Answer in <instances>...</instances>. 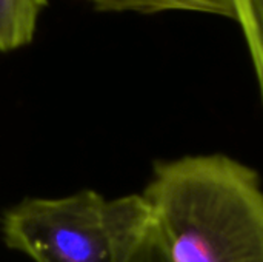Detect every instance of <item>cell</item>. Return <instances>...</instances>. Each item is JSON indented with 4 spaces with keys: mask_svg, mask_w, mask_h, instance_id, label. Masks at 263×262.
Returning <instances> with one entry per match:
<instances>
[{
    "mask_svg": "<svg viewBox=\"0 0 263 262\" xmlns=\"http://www.w3.org/2000/svg\"><path fill=\"white\" fill-rule=\"evenodd\" d=\"M100 12H133V14H162V12H197L225 17L236 22L234 0H86Z\"/></svg>",
    "mask_w": 263,
    "mask_h": 262,
    "instance_id": "4",
    "label": "cell"
},
{
    "mask_svg": "<svg viewBox=\"0 0 263 262\" xmlns=\"http://www.w3.org/2000/svg\"><path fill=\"white\" fill-rule=\"evenodd\" d=\"M5 244L32 262H112L109 199L94 190L26 198L2 216Z\"/></svg>",
    "mask_w": 263,
    "mask_h": 262,
    "instance_id": "2",
    "label": "cell"
},
{
    "mask_svg": "<svg viewBox=\"0 0 263 262\" xmlns=\"http://www.w3.org/2000/svg\"><path fill=\"white\" fill-rule=\"evenodd\" d=\"M140 195L171 262H263L254 167L223 153L162 159Z\"/></svg>",
    "mask_w": 263,
    "mask_h": 262,
    "instance_id": "1",
    "label": "cell"
},
{
    "mask_svg": "<svg viewBox=\"0 0 263 262\" xmlns=\"http://www.w3.org/2000/svg\"><path fill=\"white\" fill-rule=\"evenodd\" d=\"M234 8L263 108V0H234Z\"/></svg>",
    "mask_w": 263,
    "mask_h": 262,
    "instance_id": "6",
    "label": "cell"
},
{
    "mask_svg": "<svg viewBox=\"0 0 263 262\" xmlns=\"http://www.w3.org/2000/svg\"><path fill=\"white\" fill-rule=\"evenodd\" d=\"M109 212L114 233L112 262H171L140 193L109 199Z\"/></svg>",
    "mask_w": 263,
    "mask_h": 262,
    "instance_id": "3",
    "label": "cell"
},
{
    "mask_svg": "<svg viewBox=\"0 0 263 262\" xmlns=\"http://www.w3.org/2000/svg\"><path fill=\"white\" fill-rule=\"evenodd\" d=\"M48 0H0V53L28 46Z\"/></svg>",
    "mask_w": 263,
    "mask_h": 262,
    "instance_id": "5",
    "label": "cell"
}]
</instances>
